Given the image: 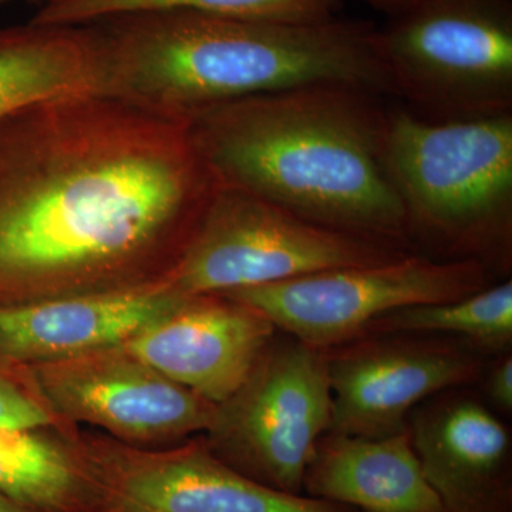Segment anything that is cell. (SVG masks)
I'll return each mask as SVG.
<instances>
[{
	"label": "cell",
	"mask_w": 512,
	"mask_h": 512,
	"mask_svg": "<svg viewBox=\"0 0 512 512\" xmlns=\"http://www.w3.org/2000/svg\"><path fill=\"white\" fill-rule=\"evenodd\" d=\"M503 281L477 261L412 252L377 262L222 293L254 306L279 332L322 350L359 338L387 313L457 301Z\"/></svg>",
	"instance_id": "cell-8"
},
{
	"label": "cell",
	"mask_w": 512,
	"mask_h": 512,
	"mask_svg": "<svg viewBox=\"0 0 512 512\" xmlns=\"http://www.w3.org/2000/svg\"><path fill=\"white\" fill-rule=\"evenodd\" d=\"M323 352L329 433L372 439L409 430L410 413L429 397L477 386L491 359L464 340L423 333L360 336Z\"/></svg>",
	"instance_id": "cell-10"
},
{
	"label": "cell",
	"mask_w": 512,
	"mask_h": 512,
	"mask_svg": "<svg viewBox=\"0 0 512 512\" xmlns=\"http://www.w3.org/2000/svg\"><path fill=\"white\" fill-rule=\"evenodd\" d=\"M0 512H37L0 494Z\"/></svg>",
	"instance_id": "cell-23"
},
{
	"label": "cell",
	"mask_w": 512,
	"mask_h": 512,
	"mask_svg": "<svg viewBox=\"0 0 512 512\" xmlns=\"http://www.w3.org/2000/svg\"><path fill=\"white\" fill-rule=\"evenodd\" d=\"M382 160L421 255L512 271V114L431 121L386 106Z\"/></svg>",
	"instance_id": "cell-4"
},
{
	"label": "cell",
	"mask_w": 512,
	"mask_h": 512,
	"mask_svg": "<svg viewBox=\"0 0 512 512\" xmlns=\"http://www.w3.org/2000/svg\"><path fill=\"white\" fill-rule=\"evenodd\" d=\"M477 386L481 387V399L498 416L512 414V350L491 357L485 366Z\"/></svg>",
	"instance_id": "cell-21"
},
{
	"label": "cell",
	"mask_w": 512,
	"mask_h": 512,
	"mask_svg": "<svg viewBox=\"0 0 512 512\" xmlns=\"http://www.w3.org/2000/svg\"><path fill=\"white\" fill-rule=\"evenodd\" d=\"M380 333L451 336L470 343L488 357L511 352L512 279L494 282L457 301L424 303L387 313L369 325L362 336Z\"/></svg>",
	"instance_id": "cell-18"
},
{
	"label": "cell",
	"mask_w": 512,
	"mask_h": 512,
	"mask_svg": "<svg viewBox=\"0 0 512 512\" xmlns=\"http://www.w3.org/2000/svg\"><path fill=\"white\" fill-rule=\"evenodd\" d=\"M412 252L322 227L252 192L217 183L170 279L184 295L228 293Z\"/></svg>",
	"instance_id": "cell-6"
},
{
	"label": "cell",
	"mask_w": 512,
	"mask_h": 512,
	"mask_svg": "<svg viewBox=\"0 0 512 512\" xmlns=\"http://www.w3.org/2000/svg\"><path fill=\"white\" fill-rule=\"evenodd\" d=\"M60 419L32 369L0 359V429H74Z\"/></svg>",
	"instance_id": "cell-20"
},
{
	"label": "cell",
	"mask_w": 512,
	"mask_h": 512,
	"mask_svg": "<svg viewBox=\"0 0 512 512\" xmlns=\"http://www.w3.org/2000/svg\"><path fill=\"white\" fill-rule=\"evenodd\" d=\"M101 37L100 96L185 117L296 87L352 86L393 99L375 23H281L188 9L92 22Z\"/></svg>",
	"instance_id": "cell-3"
},
{
	"label": "cell",
	"mask_w": 512,
	"mask_h": 512,
	"mask_svg": "<svg viewBox=\"0 0 512 512\" xmlns=\"http://www.w3.org/2000/svg\"><path fill=\"white\" fill-rule=\"evenodd\" d=\"M473 387L420 403L410 439L446 512H512L511 430Z\"/></svg>",
	"instance_id": "cell-13"
},
{
	"label": "cell",
	"mask_w": 512,
	"mask_h": 512,
	"mask_svg": "<svg viewBox=\"0 0 512 512\" xmlns=\"http://www.w3.org/2000/svg\"><path fill=\"white\" fill-rule=\"evenodd\" d=\"M384 97L352 86L296 87L184 117L217 183L322 227L417 252L382 160Z\"/></svg>",
	"instance_id": "cell-2"
},
{
	"label": "cell",
	"mask_w": 512,
	"mask_h": 512,
	"mask_svg": "<svg viewBox=\"0 0 512 512\" xmlns=\"http://www.w3.org/2000/svg\"><path fill=\"white\" fill-rule=\"evenodd\" d=\"M365 2L377 12H382L389 18V16L397 15V13L410 8L420 0H365Z\"/></svg>",
	"instance_id": "cell-22"
},
{
	"label": "cell",
	"mask_w": 512,
	"mask_h": 512,
	"mask_svg": "<svg viewBox=\"0 0 512 512\" xmlns=\"http://www.w3.org/2000/svg\"><path fill=\"white\" fill-rule=\"evenodd\" d=\"M10 2H18V0H0V5H6V3ZM20 2L30 3V5H37L40 8H45V6L52 5V3L57 2V0H20Z\"/></svg>",
	"instance_id": "cell-24"
},
{
	"label": "cell",
	"mask_w": 512,
	"mask_h": 512,
	"mask_svg": "<svg viewBox=\"0 0 512 512\" xmlns=\"http://www.w3.org/2000/svg\"><path fill=\"white\" fill-rule=\"evenodd\" d=\"M394 99L421 119L512 114L511 0H420L376 28Z\"/></svg>",
	"instance_id": "cell-5"
},
{
	"label": "cell",
	"mask_w": 512,
	"mask_h": 512,
	"mask_svg": "<svg viewBox=\"0 0 512 512\" xmlns=\"http://www.w3.org/2000/svg\"><path fill=\"white\" fill-rule=\"evenodd\" d=\"M303 494L359 512H446L409 430L379 439L326 433L306 470Z\"/></svg>",
	"instance_id": "cell-15"
},
{
	"label": "cell",
	"mask_w": 512,
	"mask_h": 512,
	"mask_svg": "<svg viewBox=\"0 0 512 512\" xmlns=\"http://www.w3.org/2000/svg\"><path fill=\"white\" fill-rule=\"evenodd\" d=\"M77 440L90 512H359L256 483L215 456L202 434L163 448L83 429Z\"/></svg>",
	"instance_id": "cell-9"
},
{
	"label": "cell",
	"mask_w": 512,
	"mask_h": 512,
	"mask_svg": "<svg viewBox=\"0 0 512 512\" xmlns=\"http://www.w3.org/2000/svg\"><path fill=\"white\" fill-rule=\"evenodd\" d=\"M345 0H57L30 19L37 25H86L141 10L188 9L229 18L319 23L339 18Z\"/></svg>",
	"instance_id": "cell-19"
},
{
	"label": "cell",
	"mask_w": 512,
	"mask_h": 512,
	"mask_svg": "<svg viewBox=\"0 0 512 512\" xmlns=\"http://www.w3.org/2000/svg\"><path fill=\"white\" fill-rule=\"evenodd\" d=\"M153 284L0 306V359L33 367L123 345L187 298Z\"/></svg>",
	"instance_id": "cell-14"
},
{
	"label": "cell",
	"mask_w": 512,
	"mask_h": 512,
	"mask_svg": "<svg viewBox=\"0 0 512 512\" xmlns=\"http://www.w3.org/2000/svg\"><path fill=\"white\" fill-rule=\"evenodd\" d=\"M67 424L128 446L163 448L207 433L217 404L168 379L124 345L30 367Z\"/></svg>",
	"instance_id": "cell-11"
},
{
	"label": "cell",
	"mask_w": 512,
	"mask_h": 512,
	"mask_svg": "<svg viewBox=\"0 0 512 512\" xmlns=\"http://www.w3.org/2000/svg\"><path fill=\"white\" fill-rule=\"evenodd\" d=\"M79 429H0V494L37 512H90Z\"/></svg>",
	"instance_id": "cell-17"
},
{
	"label": "cell",
	"mask_w": 512,
	"mask_h": 512,
	"mask_svg": "<svg viewBox=\"0 0 512 512\" xmlns=\"http://www.w3.org/2000/svg\"><path fill=\"white\" fill-rule=\"evenodd\" d=\"M100 70L93 23L0 29V119L39 101L97 94Z\"/></svg>",
	"instance_id": "cell-16"
},
{
	"label": "cell",
	"mask_w": 512,
	"mask_h": 512,
	"mask_svg": "<svg viewBox=\"0 0 512 512\" xmlns=\"http://www.w3.org/2000/svg\"><path fill=\"white\" fill-rule=\"evenodd\" d=\"M278 332L264 313L222 293L188 295L123 343L133 355L214 404L228 400Z\"/></svg>",
	"instance_id": "cell-12"
},
{
	"label": "cell",
	"mask_w": 512,
	"mask_h": 512,
	"mask_svg": "<svg viewBox=\"0 0 512 512\" xmlns=\"http://www.w3.org/2000/svg\"><path fill=\"white\" fill-rule=\"evenodd\" d=\"M215 181L184 117L100 96L0 119V306L170 278Z\"/></svg>",
	"instance_id": "cell-1"
},
{
	"label": "cell",
	"mask_w": 512,
	"mask_h": 512,
	"mask_svg": "<svg viewBox=\"0 0 512 512\" xmlns=\"http://www.w3.org/2000/svg\"><path fill=\"white\" fill-rule=\"evenodd\" d=\"M332 424L325 352L276 332L202 434L212 453L256 483L303 494L318 441Z\"/></svg>",
	"instance_id": "cell-7"
}]
</instances>
